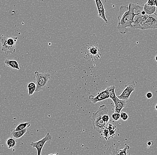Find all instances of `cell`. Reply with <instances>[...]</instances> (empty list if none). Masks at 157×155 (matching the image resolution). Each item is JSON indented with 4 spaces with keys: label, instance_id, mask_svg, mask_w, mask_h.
Segmentation results:
<instances>
[{
    "label": "cell",
    "instance_id": "1",
    "mask_svg": "<svg viewBox=\"0 0 157 155\" xmlns=\"http://www.w3.org/2000/svg\"><path fill=\"white\" fill-rule=\"evenodd\" d=\"M143 10V7L133 3H130L128 6H121L117 15V29L119 32L124 35L128 32V28H133L134 17Z\"/></svg>",
    "mask_w": 157,
    "mask_h": 155
},
{
    "label": "cell",
    "instance_id": "2",
    "mask_svg": "<svg viewBox=\"0 0 157 155\" xmlns=\"http://www.w3.org/2000/svg\"><path fill=\"white\" fill-rule=\"evenodd\" d=\"M108 109L106 105H102L92 116V121L93 129L99 133H101L106 128V124L103 121L102 117L104 114L108 113Z\"/></svg>",
    "mask_w": 157,
    "mask_h": 155
},
{
    "label": "cell",
    "instance_id": "3",
    "mask_svg": "<svg viewBox=\"0 0 157 155\" xmlns=\"http://www.w3.org/2000/svg\"><path fill=\"white\" fill-rule=\"evenodd\" d=\"M17 37L12 36H4L0 37L1 50L6 55H11L16 51V42L18 40Z\"/></svg>",
    "mask_w": 157,
    "mask_h": 155
},
{
    "label": "cell",
    "instance_id": "4",
    "mask_svg": "<svg viewBox=\"0 0 157 155\" xmlns=\"http://www.w3.org/2000/svg\"><path fill=\"white\" fill-rule=\"evenodd\" d=\"M35 79L36 85L37 92L43 91L46 88L50 79H51V74L44 72H39L36 71L35 72Z\"/></svg>",
    "mask_w": 157,
    "mask_h": 155
},
{
    "label": "cell",
    "instance_id": "5",
    "mask_svg": "<svg viewBox=\"0 0 157 155\" xmlns=\"http://www.w3.org/2000/svg\"><path fill=\"white\" fill-rule=\"evenodd\" d=\"M52 137L49 132L47 133L46 135L41 140L36 142H31V146L33 148H35L37 152V155H41L42 152L43 147L47 142H50L51 141Z\"/></svg>",
    "mask_w": 157,
    "mask_h": 155
},
{
    "label": "cell",
    "instance_id": "6",
    "mask_svg": "<svg viewBox=\"0 0 157 155\" xmlns=\"http://www.w3.org/2000/svg\"><path fill=\"white\" fill-rule=\"evenodd\" d=\"M135 87L136 83L134 81L128 83L125 86V89L123 90L122 94L118 96V98L128 101L129 100L132 93L135 90Z\"/></svg>",
    "mask_w": 157,
    "mask_h": 155
},
{
    "label": "cell",
    "instance_id": "7",
    "mask_svg": "<svg viewBox=\"0 0 157 155\" xmlns=\"http://www.w3.org/2000/svg\"><path fill=\"white\" fill-rule=\"evenodd\" d=\"M157 29V15L155 14L149 15L143 24L142 30Z\"/></svg>",
    "mask_w": 157,
    "mask_h": 155
},
{
    "label": "cell",
    "instance_id": "8",
    "mask_svg": "<svg viewBox=\"0 0 157 155\" xmlns=\"http://www.w3.org/2000/svg\"><path fill=\"white\" fill-rule=\"evenodd\" d=\"M108 98H109V93L108 87L104 90L98 92L96 96L92 95L89 96V100L94 104H97V102L105 100Z\"/></svg>",
    "mask_w": 157,
    "mask_h": 155
},
{
    "label": "cell",
    "instance_id": "9",
    "mask_svg": "<svg viewBox=\"0 0 157 155\" xmlns=\"http://www.w3.org/2000/svg\"><path fill=\"white\" fill-rule=\"evenodd\" d=\"M148 15L146 14L145 12L143 10L142 13L135 16L133 23V29H142L143 24L147 19Z\"/></svg>",
    "mask_w": 157,
    "mask_h": 155
},
{
    "label": "cell",
    "instance_id": "10",
    "mask_svg": "<svg viewBox=\"0 0 157 155\" xmlns=\"http://www.w3.org/2000/svg\"><path fill=\"white\" fill-rule=\"evenodd\" d=\"M98 11L97 16L101 18L106 23H108L106 15V10L101 0H95Z\"/></svg>",
    "mask_w": 157,
    "mask_h": 155
},
{
    "label": "cell",
    "instance_id": "11",
    "mask_svg": "<svg viewBox=\"0 0 157 155\" xmlns=\"http://www.w3.org/2000/svg\"><path fill=\"white\" fill-rule=\"evenodd\" d=\"M115 107V112L120 113L122 110L126 106L127 101L124 100L117 97V99L113 101Z\"/></svg>",
    "mask_w": 157,
    "mask_h": 155
},
{
    "label": "cell",
    "instance_id": "12",
    "mask_svg": "<svg viewBox=\"0 0 157 155\" xmlns=\"http://www.w3.org/2000/svg\"><path fill=\"white\" fill-rule=\"evenodd\" d=\"M4 62H5V65L7 67H11L15 70H20L19 64L17 61L6 59Z\"/></svg>",
    "mask_w": 157,
    "mask_h": 155
},
{
    "label": "cell",
    "instance_id": "13",
    "mask_svg": "<svg viewBox=\"0 0 157 155\" xmlns=\"http://www.w3.org/2000/svg\"><path fill=\"white\" fill-rule=\"evenodd\" d=\"M143 7V10L145 12L146 14L148 15L154 14L157 9V7L155 6H149L147 3L144 5Z\"/></svg>",
    "mask_w": 157,
    "mask_h": 155
},
{
    "label": "cell",
    "instance_id": "14",
    "mask_svg": "<svg viewBox=\"0 0 157 155\" xmlns=\"http://www.w3.org/2000/svg\"><path fill=\"white\" fill-rule=\"evenodd\" d=\"M27 128H25L23 130L19 131H13L11 133V136L13 137L16 139H19L21 138L27 132Z\"/></svg>",
    "mask_w": 157,
    "mask_h": 155
},
{
    "label": "cell",
    "instance_id": "15",
    "mask_svg": "<svg viewBox=\"0 0 157 155\" xmlns=\"http://www.w3.org/2000/svg\"><path fill=\"white\" fill-rule=\"evenodd\" d=\"M108 90H109V98L111 99L113 101H114L117 99V97L116 96V92H115V86L111 85L108 87Z\"/></svg>",
    "mask_w": 157,
    "mask_h": 155
},
{
    "label": "cell",
    "instance_id": "16",
    "mask_svg": "<svg viewBox=\"0 0 157 155\" xmlns=\"http://www.w3.org/2000/svg\"><path fill=\"white\" fill-rule=\"evenodd\" d=\"M28 95L29 96L32 95L36 90V83L33 82H30L27 85Z\"/></svg>",
    "mask_w": 157,
    "mask_h": 155
},
{
    "label": "cell",
    "instance_id": "17",
    "mask_svg": "<svg viewBox=\"0 0 157 155\" xmlns=\"http://www.w3.org/2000/svg\"><path fill=\"white\" fill-rule=\"evenodd\" d=\"M31 124L30 122H21L16 127L13 131H19L23 130L25 128H27L31 126Z\"/></svg>",
    "mask_w": 157,
    "mask_h": 155
},
{
    "label": "cell",
    "instance_id": "18",
    "mask_svg": "<svg viewBox=\"0 0 157 155\" xmlns=\"http://www.w3.org/2000/svg\"><path fill=\"white\" fill-rule=\"evenodd\" d=\"M17 141L14 137H10L6 140V144L9 149L13 148L16 145Z\"/></svg>",
    "mask_w": 157,
    "mask_h": 155
},
{
    "label": "cell",
    "instance_id": "19",
    "mask_svg": "<svg viewBox=\"0 0 157 155\" xmlns=\"http://www.w3.org/2000/svg\"><path fill=\"white\" fill-rule=\"evenodd\" d=\"M130 148V147L128 145H126L125 146V147L123 149H122L117 150L118 152L117 153V155H128V153L127 152V151Z\"/></svg>",
    "mask_w": 157,
    "mask_h": 155
},
{
    "label": "cell",
    "instance_id": "20",
    "mask_svg": "<svg viewBox=\"0 0 157 155\" xmlns=\"http://www.w3.org/2000/svg\"><path fill=\"white\" fill-rule=\"evenodd\" d=\"M99 51V49L97 47L95 46H91L90 48H89V52L91 55L92 56H96L98 53Z\"/></svg>",
    "mask_w": 157,
    "mask_h": 155
},
{
    "label": "cell",
    "instance_id": "21",
    "mask_svg": "<svg viewBox=\"0 0 157 155\" xmlns=\"http://www.w3.org/2000/svg\"><path fill=\"white\" fill-rule=\"evenodd\" d=\"M112 117L113 120L115 121H118L121 119L120 113H116V112H114L112 114Z\"/></svg>",
    "mask_w": 157,
    "mask_h": 155
},
{
    "label": "cell",
    "instance_id": "22",
    "mask_svg": "<svg viewBox=\"0 0 157 155\" xmlns=\"http://www.w3.org/2000/svg\"><path fill=\"white\" fill-rule=\"evenodd\" d=\"M102 118L103 121L106 124H107L108 123L109 120H110V117H109V115H108V113L104 114L102 116Z\"/></svg>",
    "mask_w": 157,
    "mask_h": 155
},
{
    "label": "cell",
    "instance_id": "23",
    "mask_svg": "<svg viewBox=\"0 0 157 155\" xmlns=\"http://www.w3.org/2000/svg\"><path fill=\"white\" fill-rule=\"evenodd\" d=\"M120 116H121V119L122 120H127L129 118V115L126 112H122L120 113Z\"/></svg>",
    "mask_w": 157,
    "mask_h": 155
},
{
    "label": "cell",
    "instance_id": "24",
    "mask_svg": "<svg viewBox=\"0 0 157 155\" xmlns=\"http://www.w3.org/2000/svg\"><path fill=\"white\" fill-rule=\"evenodd\" d=\"M156 0H148L147 3L150 6H155Z\"/></svg>",
    "mask_w": 157,
    "mask_h": 155
},
{
    "label": "cell",
    "instance_id": "25",
    "mask_svg": "<svg viewBox=\"0 0 157 155\" xmlns=\"http://www.w3.org/2000/svg\"><path fill=\"white\" fill-rule=\"evenodd\" d=\"M152 97L153 94L152 92H148L146 94V97H147V98H148V99H151V98Z\"/></svg>",
    "mask_w": 157,
    "mask_h": 155
},
{
    "label": "cell",
    "instance_id": "26",
    "mask_svg": "<svg viewBox=\"0 0 157 155\" xmlns=\"http://www.w3.org/2000/svg\"><path fill=\"white\" fill-rule=\"evenodd\" d=\"M155 6H156V7H157V0H156V4H155Z\"/></svg>",
    "mask_w": 157,
    "mask_h": 155
},
{
    "label": "cell",
    "instance_id": "27",
    "mask_svg": "<svg viewBox=\"0 0 157 155\" xmlns=\"http://www.w3.org/2000/svg\"><path fill=\"white\" fill-rule=\"evenodd\" d=\"M154 14H155L156 15H157V9H156V11H155V13H154Z\"/></svg>",
    "mask_w": 157,
    "mask_h": 155
},
{
    "label": "cell",
    "instance_id": "28",
    "mask_svg": "<svg viewBox=\"0 0 157 155\" xmlns=\"http://www.w3.org/2000/svg\"><path fill=\"white\" fill-rule=\"evenodd\" d=\"M155 60H156V61L157 62V55L155 56Z\"/></svg>",
    "mask_w": 157,
    "mask_h": 155
},
{
    "label": "cell",
    "instance_id": "29",
    "mask_svg": "<svg viewBox=\"0 0 157 155\" xmlns=\"http://www.w3.org/2000/svg\"><path fill=\"white\" fill-rule=\"evenodd\" d=\"M155 109H156V110L157 111V104L156 105V106H155Z\"/></svg>",
    "mask_w": 157,
    "mask_h": 155
},
{
    "label": "cell",
    "instance_id": "30",
    "mask_svg": "<svg viewBox=\"0 0 157 155\" xmlns=\"http://www.w3.org/2000/svg\"><path fill=\"white\" fill-rule=\"evenodd\" d=\"M1 140H0V142H1Z\"/></svg>",
    "mask_w": 157,
    "mask_h": 155
}]
</instances>
